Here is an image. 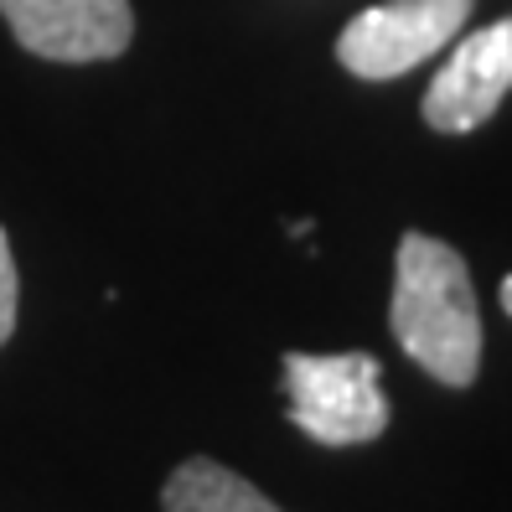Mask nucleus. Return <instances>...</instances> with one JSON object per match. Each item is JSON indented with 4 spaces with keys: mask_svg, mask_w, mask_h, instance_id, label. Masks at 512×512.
Returning a JSON list of instances; mask_svg holds the SVG:
<instances>
[{
    "mask_svg": "<svg viewBox=\"0 0 512 512\" xmlns=\"http://www.w3.org/2000/svg\"><path fill=\"white\" fill-rule=\"evenodd\" d=\"M507 94H512V16L471 32L445 57L419 114L440 135H471L502 109Z\"/></svg>",
    "mask_w": 512,
    "mask_h": 512,
    "instance_id": "5",
    "label": "nucleus"
},
{
    "mask_svg": "<svg viewBox=\"0 0 512 512\" xmlns=\"http://www.w3.org/2000/svg\"><path fill=\"white\" fill-rule=\"evenodd\" d=\"M0 16L47 63H109L135 37L130 0H0Z\"/></svg>",
    "mask_w": 512,
    "mask_h": 512,
    "instance_id": "4",
    "label": "nucleus"
},
{
    "mask_svg": "<svg viewBox=\"0 0 512 512\" xmlns=\"http://www.w3.org/2000/svg\"><path fill=\"white\" fill-rule=\"evenodd\" d=\"M502 311H507V316H512V275H507V280H502Z\"/></svg>",
    "mask_w": 512,
    "mask_h": 512,
    "instance_id": "8",
    "label": "nucleus"
},
{
    "mask_svg": "<svg viewBox=\"0 0 512 512\" xmlns=\"http://www.w3.org/2000/svg\"><path fill=\"white\" fill-rule=\"evenodd\" d=\"M388 326L399 347L445 388H471L481 373V306L466 259L430 233H404L394 259Z\"/></svg>",
    "mask_w": 512,
    "mask_h": 512,
    "instance_id": "1",
    "label": "nucleus"
},
{
    "mask_svg": "<svg viewBox=\"0 0 512 512\" xmlns=\"http://www.w3.org/2000/svg\"><path fill=\"white\" fill-rule=\"evenodd\" d=\"M161 512H285V507L269 502L254 481L228 471L223 461L192 456V461H182L166 476Z\"/></svg>",
    "mask_w": 512,
    "mask_h": 512,
    "instance_id": "6",
    "label": "nucleus"
},
{
    "mask_svg": "<svg viewBox=\"0 0 512 512\" xmlns=\"http://www.w3.org/2000/svg\"><path fill=\"white\" fill-rule=\"evenodd\" d=\"M285 399L290 425L306 430L316 445H368L388 430L383 368L373 352H285Z\"/></svg>",
    "mask_w": 512,
    "mask_h": 512,
    "instance_id": "2",
    "label": "nucleus"
},
{
    "mask_svg": "<svg viewBox=\"0 0 512 512\" xmlns=\"http://www.w3.org/2000/svg\"><path fill=\"white\" fill-rule=\"evenodd\" d=\"M476 0H383L352 16L337 37V63L363 78V83H388L419 68L425 57L456 42Z\"/></svg>",
    "mask_w": 512,
    "mask_h": 512,
    "instance_id": "3",
    "label": "nucleus"
},
{
    "mask_svg": "<svg viewBox=\"0 0 512 512\" xmlns=\"http://www.w3.org/2000/svg\"><path fill=\"white\" fill-rule=\"evenodd\" d=\"M16 254H11V238L6 228H0V347L11 342V331H16Z\"/></svg>",
    "mask_w": 512,
    "mask_h": 512,
    "instance_id": "7",
    "label": "nucleus"
}]
</instances>
